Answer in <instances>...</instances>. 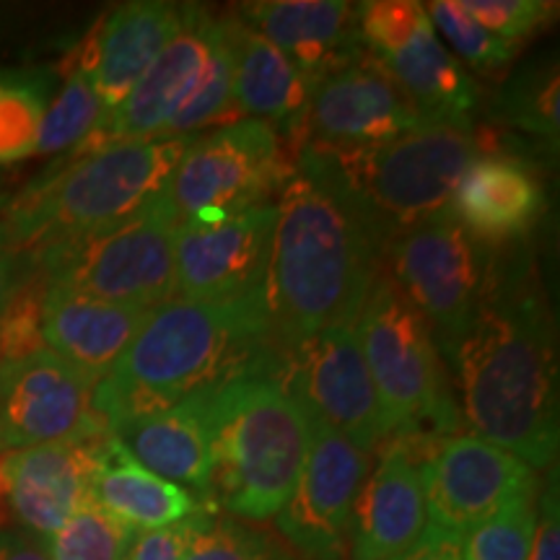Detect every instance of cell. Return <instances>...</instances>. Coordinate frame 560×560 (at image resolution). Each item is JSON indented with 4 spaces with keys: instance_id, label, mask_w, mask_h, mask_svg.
Here are the masks:
<instances>
[{
    "instance_id": "cell-1",
    "label": "cell",
    "mask_w": 560,
    "mask_h": 560,
    "mask_svg": "<svg viewBox=\"0 0 560 560\" xmlns=\"http://www.w3.org/2000/svg\"><path fill=\"white\" fill-rule=\"evenodd\" d=\"M462 425L545 470L558 457V342L524 247L495 249L470 325L446 353Z\"/></svg>"
},
{
    "instance_id": "cell-2",
    "label": "cell",
    "mask_w": 560,
    "mask_h": 560,
    "mask_svg": "<svg viewBox=\"0 0 560 560\" xmlns=\"http://www.w3.org/2000/svg\"><path fill=\"white\" fill-rule=\"evenodd\" d=\"M278 198L265 301L272 342L291 350L355 325L384 270V249L353 206L317 177L296 170Z\"/></svg>"
},
{
    "instance_id": "cell-3",
    "label": "cell",
    "mask_w": 560,
    "mask_h": 560,
    "mask_svg": "<svg viewBox=\"0 0 560 560\" xmlns=\"http://www.w3.org/2000/svg\"><path fill=\"white\" fill-rule=\"evenodd\" d=\"M272 350L265 299L202 304L174 296L149 312L120 361L96 382L94 410L112 433L223 387Z\"/></svg>"
},
{
    "instance_id": "cell-4",
    "label": "cell",
    "mask_w": 560,
    "mask_h": 560,
    "mask_svg": "<svg viewBox=\"0 0 560 560\" xmlns=\"http://www.w3.org/2000/svg\"><path fill=\"white\" fill-rule=\"evenodd\" d=\"M478 153L482 143L472 125L423 122L361 149L304 145L296 170L342 195L384 249L395 236L452 210L462 174Z\"/></svg>"
},
{
    "instance_id": "cell-5",
    "label": "cell",
    "mask_w": 560,
    "mask_h": 560,
    "mask_svg": "<svg viewBox=\"0 0 560 560\" xmlns=\"http://www.w3.org/2000/svg\"><path fill=\"white\" fill-rule=\"evenodd\" d=\"M192 138L112 143L73 153L68 164L26 185L0 215V229L21 265L151 206L164 195Z\"/></svg>"
},
{
    "instance_id": "cell-6",
    "label": "cell",
    "mask_w": 560,
    "mask_h": 560,
    "mask_svg": "<svg viewBox=\"0 0 560 560\" xmlns=\"http://www.w3.org/2000/svg\"><path fill=\"white\" fill-rule=\"evenodd\" d=\"M310 439L312 420L280 382L272 350L215 395V501L240 520H276L304 470Z\"/></svg>"
},
{
    "instance_id": "cell-7",
    "label": "cell",
    "mask_w": 560,
    "mask_h": 560,
    "mask_svg": "<svg viewBox=\"0 0 560 560\" xmlns=\"http://www.w3.org/2000/svg\"><path fill=\"white\" fill-rule=\"evenodd\" d=\"M355 330L389 439L457 436L459 408L431 325L384 270L371 283Z\"/></svg>"
},
{
    "instance_id": "cell-8",
    "label": "cell",
    "mask_w": 560,
    "mask_h": 560,
    "mask_svg": "<svg viewBox=\"0 0 560 560\" xmlns=\"http://www.w3.org/2000/svg\"><path fill=\"white\" fill-rule=\"evenodd\" d=\"M179 219L166 195L115 226L42 252L24 272L50 289L153 312L177 296L174 234Z\"/></svg>"
},
{
    "instance_id": "cell-9",
    "label": "cell",
    "mask_w": 560,
    "mask_h": 560,
    "mask_svg": "<svg viewBox=\"0 0 560 560\" xmlns=\"http://www.w3.org/2000/svg\"><path fill=\"white\" fill-rule=\"evenodd\" d=\"M293 172L296 161L268 122L236 120L192 138L164 195L179 223H215L268 206Z\"/></svg>"
},
{
    "instance_id": "cell-10",
    "label": "cell",
    "mask_w": 560,
    "mask_h": 560,
    "mask_svg": "<svg viewBox=\"0 0 560 560\" xmlns=\"http://www.w3.org/2000/svg\"><path fill=\"white\" fill-rule=\"evenodd\" d=\"M493 252L462 226L454 210L418 223L384 247L387 276L429 322L441 355L470 325Z\"/></svg>"
},
{
    "instance_id": "cell-11",
    "label": "cell",
    "mask_w": 560,
    "mask_h": 560,
    "mask_svg": "<svg viewBox=\"0 0 560 560\" xmlns=\"http://www.w3.org/2000/svg\"><path fill=\"white\" fill-rule=\"evenodd\" d=\"M278 376L312 423L338 431L363 452L389 439L355 325L330 327L278 350Z\"/></svg>"
},
{
    "instance_id": "cell-12",
    "label": "cell",
    "mask_w": 560,
    "mask_h": 560,
    "mask_svg": "<svg viewBox=\"0 0 560 560\" xmlns=\"http://www.w3.org/2000/svg\"><path fill=\"white\" fill-rule=\"evenodd\" d=\"M83 371L39 348L0 363V454L107 436Z\"/></svg>"
},
{
    "instance_id": "cell-13",
    "label": "cell",
    "mask_w": 560,
    "mask_h": 560,
    "mask_svg": "<svg viewBox=\"0 0 560 560\" xmlns=\"http://www.w3.org/2000/svg\"><path fill=\"white\" fill-rule=\"evenodd\" d=\"M418 457L429 524L465 537L503 506L537 493L527 462L472 433L425 441Z\"/></svg>"
},
{
    "instance_id": "cell-14",
    "label": "cell",
    "mask_w": 560,
    "mask_h": 560,
    "mask_svg": "<svg viewBox=\"0 0 560 560\" xmlns=\"http://www.w3.org/2000/svg\"><path fill=\"white\" fill-rule=\"evenodd\" d=\"M276 223V202L215 223H179L174 234L177 296L202 304L265 299Z\"/></svg>"
},
{
    "instance_id": "cell-15",
    "label": "cell",
    "mask_w": 560,
    "mask_h": 560,
    "mask_svg": "<svg viewBox=\"0 0 560 560\" xmlns=\"http://www.w3.org/2000/svg\"><path fill=\"white\" fill-rule=\"evenodd\" d=\"M369 467L371 452L327 425L312 423L304 470L276 516L280 537L310 560H342Z\"/></svg>"
},
{
    "instance_id": "cell-16",
    "label": "cell",
    "mask_w": 560,
    "mask_h": 560,
    "mask_svg": "<svg viewBox=\"0 0 560 560\" xmlns=\"http://www.w3.org/2000/svg\"><path fill=\"white\" fill-rule=\"evenodd\" d=\"M221 37L223 19L210 16L200 5H187L179 32L166 42L120 107L102 117L73 153H89L112 143L164 140L174 115L192 100L208 73Z\"/></svg>"
},
{
    "instance_id": "cell-17",
    "label": "cell",
    "mask_w": 560,
    "mask_h": 560,
    "mask_svg": "<svg viewBox=\"0 0 560 560\" xmlns=\"http://www.w3.org/2000/svg\"><path fill=\"white\" fill-rule=\"evenodd\" d=\"M423 125L384 62L366 47L348 66L325 75L312 91L301 149H361ZM299 149V151H301Z\"/></svg>"
},
{
    "instance_id": "cell-18",
    "label": "cell",
    "mask_w": 560,
    "mask_h": 560,
    "mask_svg": "<svg viewBox=\"0 0 560 560\" xmlns=\"http://www.w3.org/2000/svg\"><path fill=\"white\" fill-rule=\"evenodd\" d=\"M96 444L100 439L0 454V503L16 527L47 540L91 499Z\"/></svg>"
},
{
    "instance_id": "cell-19",
    "label": "cell",
    "mask_w": 560,
    "mask_h": 560,
    "mask_svg": "<svg viewBox=\"0 0 560 560\" xmlns=\"http://www.w3.org/2000/svg\"><path fill=\"white\" fill-rule=\"evenodd\" d=\"M187 5L136 0L117 5L100 21L79 55V66L100 94L104 115L115 112L179 32Z\"/></svg>"
},
{
    "instance_id": "cell-20",
    "label": "cell",
    "mask_w": 560,
    "mask_h": 560,
    "mask_svg": "<svg viewBox=\"0 0 560 560\" xmlns=\"http://www.w3.org/2000/svg\"><path fill=\"white\" fill-rule=\"evenodd\" d=\"M429 527L418 454L410 439H395L369 475L350 524L353 560H387L412 548Z\"/></svg>"
},
{
    "instance_id": "cell-21",
    "label": "cell",
    "mask_w": 560,
    "mask_h": 560,
    "mask_svg": "<svg viewBox=\"0 0 560 560\" xmlns=\"http://www.w3.org/2000/svg\"><path fill=\"white\" fill-rule=\"evenodd\" d=\"M242 24L262 34L314 86L363 50L353 3L255 0L240 5Z\"/></svg>"
},
{
    "instance_id": "cell-22",
    "label": "cell",
    "mask_w": 560,
    "mask_h": 560,
    "mask_svg": "<svg viewBox=\"0 0 560 560\" xmlns=\"http://www.w3.org/2000/svg\"><path fill=\"white\" fill-rule=\"evenodd\" d=\"M206 389L190 400L130 420L112 436L136 457L145 470L198 495H213V429L215 395Z\"/></svg>"
},
{
    "instance_id": "cell-23",
    "label": "cell",
    "mask_w": 560,
    "mask_h": 560,
    "mask_svg": "<svg viewBox=\"0 0 560 560\" xmlns=\"http://www.w3.org/2000/svg\"><path fill=\"white\" fill-rule=\"evenodd\" d=\"M45 285V283H42ZM149 312L112 304L86 293L45 285L39 304L42 346L100 382L143 327Z\"/></svg>"
},
{
    "instance_id": "cell-24",
    "label": "cell",
    "mask_w": 560,
    "mask_h": 560,
    "mask_svg": "<svg viewBox=\"0 0 560 560\" xmlns=\"http://www.w3.org/2000/svg\"><path fill=\"white\" fill-rule=\"evenodd\" d=\"M452 210L462 226L488 247L516 242L542 215V182L527 161L482 151L462 174Z\"/></svg>"
},
{
    "instance_id": "cell-25",
    "label": "cell",
    "mask_w": 560,
    "mask_h": 560,
    "mask_svg": "<svg viewBox=\"0 0 560 560\" xmlns=\"http://www.w3.org/2000/svg\"><path fill=\"white\" fill-rule=\"evenodd\" d=\"M231 60H234V109L249 120L268 122L280 140L301 149L306 109L314 83L262 34L240 19H229Z\"/></svg>"
},
{
    "instance_id": "cell-26",
    "label": "cell",
    "mask_w": 560,
    "mask_h": 560,
    "mask_svg": "<svg viewBox=\"0 0 560 560\" xmlns=\"http://www.w3.org/2000/svg\"><path fill=\"white\" fill-rule=\"evenodd\" d=\"M91 499L136 535L172 527L208 511L190 490L145 470L112 433L96 444Z\"/></svg>"
},
{
    "instance_id": "cell-27",
    "label": "cell",
    "mask_w": 560,
    "mask_h": 560,
    "mask_svg": "<svg viewBox=\"0 0 560 560\" xmlns=\"http://www.w3.org/2000/svg\"><path fill=\"white\" fill-rule=\"evenodd\" d=\"M380 60L418 109L420 120L472 125V112L480 104V86L446 50L431 21L402 47Z\"/></svg>"
},
{
    "instance_id": "cell-28",
    "label": "cell",
    "mask_w": 560,
    "mask_h": 560,
    "mask_svg": "<svg viewBox=\"0 0 560 560\" xmlns=\"http://www.w3.org/2000/svg\"><path fill=\"white\" fill-rule=\"evenodd\" d=\"M50 104V79L24 70L0 75V166L37 153L42 117Z\"/></svg>"
},
{
    "instance_id": "cell-29",
    "label": "cell",
    "mask_w": 560,
    "mask_h": 560,
    "mask_svg": "<svg viewBox=\"0 0 560 560\" xmlns=\"http://www.w3.org/2000/svg\"><path fill=\"white\" fill-rule=\"evenodd\" d=\"M104 115L102 100L96 94L94 83L89 75L75 66L68 73L66 83L58 96L47 104L45 117H42L37 153H60L68 149H79Z\"/></svg>"
},
{
    "instance_id": "cell-30",
    "label": "cell",
    "mask_w": 560,
    "mask_h": 560,
    "mask_svg": "<svg viewBox=\"0 0 560 560\" xmlns=\"http://www.w3.org/2000/svg\"><path fill=\"white\" fill-rule=\"evenodd\" d=\"M132 540L136 532L89 499L47 537V550L52 560H125Z\"/></svg>"
},
{
    "instance_id": "cell-31",
    "label": "cell",
    "mask_w": 560,
    "mask_h": 560,
    "mask_svg": "<svg viewBox=\"0 0 560 560\" xmlns=\"http://www.w3.org/2000/svg\"><path fill=\"white\" fill-rule=\"evenodd\" d=\"M425 13H429L439 39H444L452 47V55L465 68L470 66L482 70V73H490V70L509 66V60L520 50L516 42L495 37L486 26H480L470 13L462 9L459 0H436V3L425 5Z\"/></svg>"
},
{
    "instance_id": "cell-32",
    "label": "cell",
    "mask_w": 560,
    "mask_h": 560,
    "mask_svg": "<svg viewBox=\"0 0 560 560\" xmlns=\"http://www.w3.org/2000/svg\"><path fill=\"white\" fill-rule=\"evenodd\" d=\"M234 109V60H231L229 19H223V37L215 47L208 73L202 75L192 100L182 107L166 128L164 138H192V132L226 120Z\"/></svg>"
},
{
    "instance_id": "cell-33",
    "label": "cell",
    "mask_w": 560,
    "mask_h": 560,
    "mask_svg": "<svg viewBox=\"0 0 560 560\" xmlns=\"http://www.w3.org/2000/svg\"><path fill=\"white\" fill-rule=\"evenodd\" d=\"M537 503L524 495L462 537V560H529Z\"/></svg>"
},
{
    "instance_id": "cell-34",
    "label": "cell",
    "mask_w": 560,
    "mask_h": 560,
    "mask_svg": "<svg viewBox=\"0 0 560 560\" xmlns=\"http://www.w3.org/2000/svg\"><path fill=\"white\" fill-rule=\"evenodd\" d=\"M501 117L540 138H558V68H529L501 91Z\"/></svg>"
},
{
    "instance_id": "cell-35",
    "label": "cell",
    "mask_w": 560,
    "mask_h": 560,
    "mask_svg": "<svg viewBox=\"0 0 560 560\" xmlns=\"http://www.w3.org/2000/svg\"><path fill=\"white\" fill-rule=\"evenodd\" d=\"M185 560H293L276 537L236 520H215L208 511L198 520Z\"/></svg>"
},
{
    "instance_id": "cell-36",
    "label": "cell",
    "mask_w": 560,
    "mask_h": 560,
    "mask_svg": "<svg viewBox=\"0 0 560 560\" xmlns=\"http://www.w3.org/2000/svg\"><path fill=\"white\" fill-rule=\"evenodd\" d=\"M353 11L361 45L376 58H387L431 21L418 0H366Z\"/></svg>"
},
{
    "instance_id": "cell-37",
    "label": "cell",
    "mask_w": 560,
    "mask_h": 560,
    "mask_svg": "<svg viewBox=\"0 0 560 560\" xmlns=\"http://www.w3.org/2000/svg\"><path fill=\"white\" fill-rule=\"evenodd\" d=\"M462 9L490 34L520 42L556 16L558 5L548 0H459Z\"/></svg>"
},
{
    "instance_id": "cell-38",
    "label": "cell",
    "mask_w": 560,
    "mask_h": 560,
    "mask_svg": "<svg viewBox=\"0 0 560 560\" xmlns=\"http://www.w3.org/2000/svg\"><path fill=\"white\" fill-rule=\"evenodd\" d=\"M200 516L202 514L164 529L138 532L136 540L125 552V560H185L187 545L192 540V532L198 527Z\"/></svg>"
},
{
    "instance_id": "cell-39",
    "label": "cell",
    "mask_w": 560,
    "mask_h": 560,
    "mask_svg": "<svg viewBox=\"0 0 560 560\" xmlns=\"http://www.w3.org/2000/svg\"><path fill=\"white\" fill-rule=\"evenodd\" d=\"M529 560H560V506L556 475L537 501L535 540H532Z\"/></svg>"
},
{
    "instance_id": "cell-40",
    "label": "cell",
    "mask_w": 560,
    "mask_h": 560,
    "mask_svg": "<svg viewBox=\"0 0 560 560\" xmlns=\"http://www.w3.org/2000/svg\"><path fill=\"white\" fill-rule=\"evenodd\" d=\"M387 560H462V537L429 524L412 548Z\"/></svg>"
},
{
    "instance_id": "cell-41",
    "label": "cell",
    "mask_w": 560,
    "mask_h": 560,
    "mask_svg": "<svg viewBox=\"0 0 560 560\" xmlns=\"http://www.w3.org/2000/svg\"><path fill=\"white\" fill-rule=\"evenodd\" d=\"M0 560H52L47 540L21 527H0Z\"/></svg>"
},
{
    "instance_id": "cell-42",
    "label": "cell",
    "mask_w": 560,
    "mask_h": 560,
    "mask_svg": "<svg viewBox=\"0 0 560 560\" xmlns=\"http://www.w3.org/2000/svg\"><path fill=\"white\" fill-rule=\"evenodd\" d=\"M21 283H24V265H21L16 252L5 240L3 229H0V319L9 312L11 301L16 299Z\"/></svg>"
}]
</instances>
